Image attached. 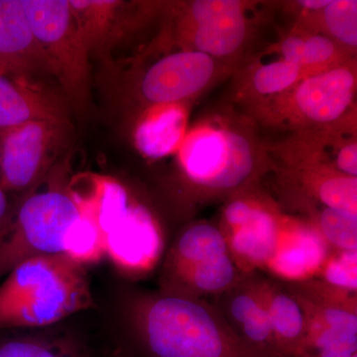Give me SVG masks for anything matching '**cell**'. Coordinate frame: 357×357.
I'll return each mask as SVG.
<instances>
[{"label":"cell","mask_w":357,"mask_h":357,"mask_svg":"<svg viewBox=\"0 0 357 357\" xmlns=\"http://www.w3.org/2000/svg\"><path fill=\"white\" fill-rule=\"evenodd\" d=\"M69 4L89 55L109 49L135 21L123 1L69 0Z\"/></svg>","instance_id":"cell-20"},{"label":"cell","mask_w":357,"mask_h":357,"mask_svg":"<svg viewBox=\"0 0 357 357\" xmlns=\"http://www.w3.org/2000/svg\"><path fill=\"white\" fill-rule=\"evenodd\" d=\"M11 208L9 199L7 198V192L0 188V230L3 229L4 225L10 217Z\"/></svg>","instance_id":"cell-30"},{"label":"cell","mask_w":357,"mask_h":357,"mask_svg":"<svg viewBox=\"0 0 357 357\" xmlns=\"http://www.w3.org/2000/svg\"><path fill=\"white\" fill-rule=\"evenodd\" d=\"M22 4L52 76L70 107L86 114L91 103L89 53L69 0H22Z\"/></svg>","instance_id":"cell-7"},{"label":"cell","mask_w":357,"mask_h":357,"mask_svg":"<svg viewBox=\"0 0 357 357\" xmlns=\"http://www.w3.org/2000/svg\"><path fill=\"white\" fill-rule=\"evenodd\" d=\"M129 319L149 357H255L203 298L165 291L141 296Z\"/></svg>","instance_id":"cell-1"},{"label":"cell","mask_w":357,"mask_h":357,"mask_svg":"<svg viewBox=\"0 0 357 357\" xmlns=\"http://www.w3.org/2000/svg\"><path fill=\"white\" fill-rule=\"evenodd\" d=\"M215 306L232 333L255 357H278L261 288V278L246 274L215 297Z\"/></svg>","instance_id":"cell-13"},{"label":"cell","mask_w":357,"mask_h":357,"mask_svg":"<svg viewBox=\"0 0 357 357\" xmlns=\"http://www.w3.org/2000/svg\"><path fill=\"white\" fill-rule=\"evenodd\" d=\"M261 288L278 357H297L309 328L306 300L295 287L261 278Z\"/></svg>","instance_id":"cell-18"},{"label":"cell","mask_w":357,"mask_h":357,"mask_svg":"<svg viewBox=\"0 0 357 357\" xmlns=\"http://www.w3.org/2000/svg\"><path fill=\"white\" fill-rule=\"evenodd\" d=\"M66 98L34 77L0 73V130L35 121H70Z\"/></svg>","instance_id":"cell-15"},{"label":"cell","mask_w":357,"mask_h":357,"mask_svg":"<svg viewBox=\"0 0 357 357\" xmlns=\"http://www.w3.org/2000/svg\"><path fill=\"white\" fill-rule=\"evenodd\" d=\"M294 287L306 300L309 328L297 357H354L357 352L356 294L307 281Z\"/></svg>","instance_id":"cell-10"},{"label":"cell","mask_w":357,"mask_h":357,"mask_svg":"<svg viewBox=\"0 0 357 357\" xmlns=\"http://www.w3.org/2000/svg\"><path fill=\"white\" fill-rule=\"evenodd\" d=\"M82 215L74 189L30 191L0 230V278L30 258L67 253L68 238Z\"/></svg>","instance_id":"cell-6"},{"label":"cell","mask_w":357,"mask_h":357,"mask_svg":"<svg viewBox=\"0 0 357 357\" xmlns=\"http://www.w3.org/2000/svg\"><path fill=\"white\" fill-rule=\"evenodd\" d=\"M229 252L220 225L206 222L192 223L174 241L165 263V271L180 269Z\"/></svg>","instance_id":"cell-26"},{"label":"cell","mask_w":357,"mask_h":357,"mask_svg":"<svg viewBox=\"0 0 357 357\" xmlns=\"http://www.w3.org/2000/svg\"><path fill=\"white\" fill-rule=\"evenodd\" d=\"M335 250H357V215L309 201H296Z\"/></svg>","instance_id":"cell-27"},{"label":"cell","mask_w":357,"mask_h":357,"mask_svg":"<svg viewBox=\"0 0 357 357\" xmlns=\"http://www.w3.org/2000/svg\"><path fill=\"white\" fill-rule=\"evenodd\" d=\"M332 248L311 222L286 217L265 270L279 280L298 284L319 276Z\"/></svg>","instance_id":"cell-14"},{"label":"cell","mask_w":357,"mask_h":357,"mask_svg":"<svg viewBox=\"0 0 357 357\" xmlns=\"http://www.w3.org/2000/svg\"><path fill=\"white\" fill-rule=\"evenodd\" d=\"M357 250L332 249L319 276L326 285L356 294Z\"/></svg>","instance_id":"cell-29"},{"label":"cell","mask_w":357,"mask_h":357,"mask_svg":"<svg viewBox=\"0 0 357 357\" xmlns=\"http://www.w3.org/2000/svg\"><path fill=\"white\" fill-rule=\"evenodd\" d=\"M356 59L303 77L286 93L248 105L264 126L295 132L356 122Z\"/></svg>","instance_id":"cell-4"},{"label":"cell","mask_w":357,"mask_h":357,"mask_svg":"<svg viewBox=\"0 0 357 357\" xmlns=\"http://www.w3.org/2000/svg\"><path fill=\"white\" fill-rule=\"evenodd\" d=\"M270 51L299 67L306 77L356 59L325 35L295 26L277 43L272 45Z\"/></svg>","instance_id":"cell-23"},{"label":"cell","mask_w":357,"mask_h":357,"mask_svg":"<svg viewBox=\"0 0 357 357\" xmlns=\"http://www.w3.org/2000/svg\"><path fill=\"white\" fill-rule=\"evenodd\" d=\"M236 70L206 54L178 49L143 70L135 81L134 93L142 109L188 103Z\"/></svg>","instance_id":"cell-9"},{"label":"cell","mask_w":357,"mask_h":357,"mask_svg":"<svg viewBox=\"0 0 357 357\" xmlns=\"http://www.w3.org/2000/svg\"><path fill=\"white\" fill-rule=\"evenodd\" d=\"M0 163H1V147H0Z\"/></svg>","instance_id":"cell-32"},{"label":"cell","mask_w":357,"mask_h":357,"mask_svg":"<svg viewBox=\"0 0 357 357\" xmlns=\"http://www.w3.org/2000/svg\"><path fill=\"white\" fill-rule=\"evenodd\" d=\"M276 56L267 62L255 61L241 73L237 96L248 107L286 93L306 77L299 67Z\"/></svg>","instance_id":"cell-25"},{"label":"cell","mask_w":357,"mask_h":357,"mask_svg":"<svg viewBox=\"0 0 357 357\" xmlns=\"http://www.w3.org/2000/svg\"><path fill=\"white\" fill-rule=\"evenodd\" d=\"M295 27L325 35L352 57L357 51L356 0H330L319 10H304L288 2Z\"/></svg>","instance_id":"cell-24"},{"label":"cell","mask_w":357,"mask_h":357,"mask_svg":"<svg viewBox=\"0 0 357 357\" xmlns=\"http://www.w3.org/2000/svg\"><path fill=\"white\" fill-rule=\"evenodd\" d=\"M282 217L274 204L249 189L230 197L218 225L244 273L265 269L278 243Z\"/></svg>","instance_id":"cell-11"},{"label":"cell","mask_w":357,"mask_h":357,"mask_svg":"<svg viewBox=\"0 0 357 357\" xmlns=\"http://www.w3.org/2000/svg\"><path fill=\"white\" fill-rule=\"evenodd\" d=\"M229 252L203 261L165 271V292L192 297H217L230 290L245 276Z\"/></svg>","instance_id":"cell-21"},{"label":"cell","mask_w":357,"mask_h":357,"mask_svg":"<svg viewBox=\"0 0 357 357\" xmlns=\"http://www.w3.org/2000/svg\"><path fill=\"white\" fill-rule=\"evenodd\" d=\"M0 357H89L83 345L65 337H18L0 340Z\"/></svg>","instance_id":"cell-28"},{"label":"cell","mask_w":357,"mask_h":357,"mask_svg":"<svg viewBox=\"0 0 357 357\" xmlns=\"http://www.w3.org/2000/svg\"><path fill=\"white\" fill-rule=\"evenodd\" d=\"M178 153L185 183L201 202L249 189L264 166L250 133L222 121L185 134Z\"/></svg>","instance_id":"cell-3"},{"label":"cell","mask_w":357,"mask_h":357,"mask_svg":"<svg viewBox=\"0 0 357 357\" xmlns=\"http://www.w3.org/2000/svg\"><path fill=\"white\" fill-rule=\"evenodd\" d=\"M0 73L34 79L52 76L22 0H0Z\"/></svg>","instance_id":"cell-17"},{"label":"cell","mask_w":357,"mask_h":357,"mask_svg":"<svg viewBox=\"0 0 357 357\" xmlns=\"http://www.w3.org/2000/svg\"><path fill=\"white\" fill-rule=\"evenodd\" d=\"M188 103L152 105L141 109L133 129L134 144L147 158L178 151L185 135Z\"/></svg>","instance_id":"cell-19"},{"label":"cell","mask_w":357,"mask_h":357,"mask_svg":"<svg viewBox=\"0 0 357 357\" xmlns=\"http://www.w3.org/2000/svg\"><path fill=\"white\" fill-rule=\"evenodd\" d=\"M109 357H129L122 349H116Z\"/></svg>","instance_id":"cell-31"},{"label":"cell","mask_w":357,"mask_h":357,"mask_svg":"<svg viewBox=\"0 0 357 357\" xmlns=\"http://www.w3.org/2000/svg\"><path fill=\"white\" fill-rule=\"evenodd\" d=\"M73 137L70 121H35L0 130V188L30 192L37 187Z\"/></svg>","instance_id":"cell-8"},{"label":"cell","mask_w":357,"mask_h":357,"mask_svg":"<svg viewBox=\"0 0 357 357\" xmlns=\"http://www.w3.org/2000/svg\"><path fill=\"white\" fill-rule=\"evenodd\" d=\"M163 248L158 223L145 206L135 203L105 239V252L122 269L134 274L144 273L155 266Z\"/></svg>","instance_id":"cell-16"},{"label":"cell","mask_w":357,"mask_h":357,"mask_svg":"<svg viewBox=\"0 0 357 357\" xmlns=\"http://www.w3.org/2000/svg\"><path fill=\"white\" fill-rule=\"evenodd\" d=\"M354 357H357V354H356V356H354Z\"/></svg>","instance_id":"cell-33"},{"label":"cell","mask_w":357,"mask_h":357,"mask_svg":"<svg viewBox=\"0 0 357 357\" xmlns=\"http://www.w3.org/2000/svg\"><path fill=\"white\" fill-rule=\"evenodd\" d=\"M272 152L284 169L324 168L357 178L356 122L295 132Z\"/></svg>","instance_id":"cell-12"},{"label":"cell","mask_w":357,"mask_h":357,"mask_svg":"<svg viewBox=\"0 0 357 357\" xmlns=\"http://www.w3.org/2000/svg\"><path fill=\"white\" fill-rule=\"evenodd\" d=\"M167 23L160 45L206 54L237 68L255 36L253 2L195 0L161 3Z\"/></svg>","instance_id":"cell-5"},{"label":"cell","mask_w":357,"mask_h":357,"mask_svg":"<svg viewBox=\"0 0 357 357\" xmlns=\"http://www.w3.org/2000/svg\"><path fill=\"white\" fill-rule=\"evenodd\" d=\"M284 178L300 188L296 201H309L357 215V178L324 168L284 169Z\"/></svg>","instance_id":"cell-22"},{"label":"cell","mask_w":357,"mask_h":357,"mask_svg":"<svg viewBox=\"0 0 357 357\" xmlns=\"http://www.w3.org/2000/svg\"><path fill=\"white\" fill-rule=\"evenodd\" d=\"M93 304L84 263L67 253L36 256L0 284V331L52 326Z\"/></svg>","instance_id":"cell-2"}]
</instances>
